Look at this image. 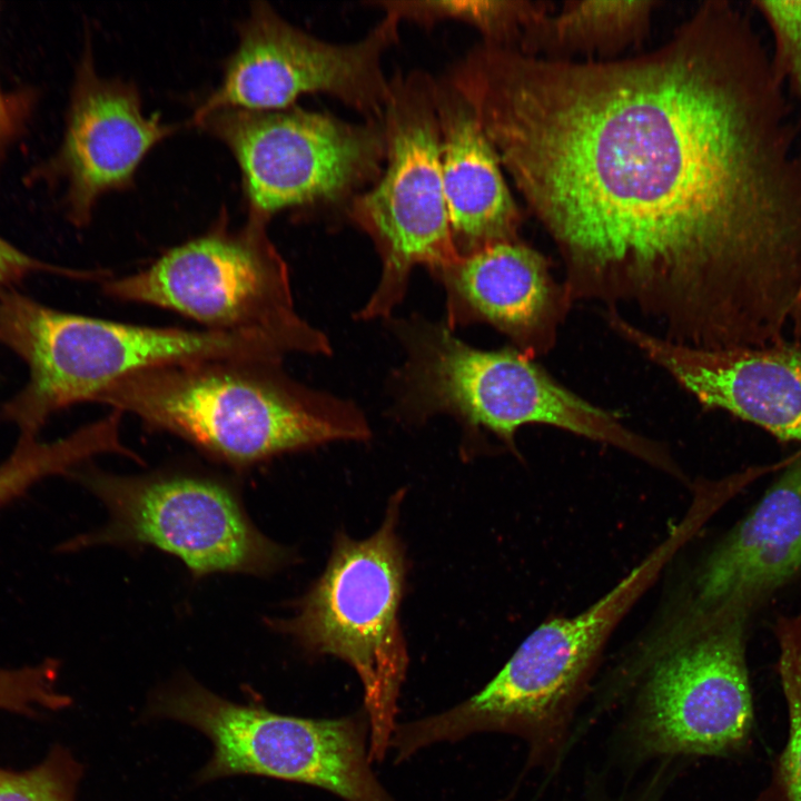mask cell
<instances>
[{
    "label": "cell",
    "mask_w": 801,
    "mask_h": 801,
    "mask_svg": "<svg viewBox=\"0 0 801 801\" xmlns=\"http://www.w3.org/2000/svg\"><path fill=\"white\" fill-rule=\"evenodd\" d=\"M456 85L554 241L571 303L619 304L700 348L801 314V158L771 59L726 1L609 61L475 48Z\"/></svg>",
    "instance_id": "1"
},
{
    "label": "cell",
    "mask_w": 801,
    "mask_h": 801,
    "mask_svg": "<svg viewBox=\"0 0 801 801\" xmlns=\"http://www.w3.org/2000/svg\"><path fill=\"white\" fill-rule=\"evenodd\" d=\"M243 469L334 441H365L353 403L296 382L281 362L195 358L136 370L95 399Z\"/></svg>",
    "instance_id": "2"
},
{
    "label": "cell",
    "mask_w": 801,
    "mask_h": 801,
    "mask_svg": "<svg viewBox=\"0 0 801 801\" xmlns=\"http://www.w3.org/2000/svg\"><path fill=\"white\" fill-rule=\"evenodd\" d=\"M0 344L28 367L24 387L0 418L37 438L56 413L95 402L116 380L142 368L195 358L280 360L286 339L271 332H220L112 322L51 308L0 288Z\"/></svg>",
    "instance_id": "3"
},
{
    "label": "cell",
    "mask_w": 801,
    "mask_h": 801,
    "mask_svg": "<svg viewBox=\"0 0 801 801\" xmlns=\"http://www.w3.org/2000/svg\"><path fill=\"white\" fill-rule=\"evenodd\" d=\"M394 329L406 353L394 383L400 418L419 422L451 414L471 429L494 433L512 448L517 429L543 424L673 468L662 446L564 387L517 348L478 349L445 323L418 316L395 322Z\"/></svg>",
    "instance_id": "4"
},
{
    "label": "cell",
    "mask_w": 801,
    "mask_h": 801,
    "mask_svg": "<svg viewBox=\"0 0 801 801\" xmlns=\"http://www.w3.org/2000/svg\"><path fill=\"white\" fill-rule=\"evenodd\" d=\"M696 532L683 520L666 540L585 611L536 627L477 693L438 714L405 722L400 740L412 753L477 732L523 738L534 764L560 755L572 716L612 630L675 551Z\"/></svg>",
    "instance_id": "5"
},
{
    "label": "cell",
    "mask_w": 801,
    "mask_h": 801,
    "mask_svg": "<svg viewBox=\"0 0 801 801\" xmlns=\"http://www.w3.org/2000/svg\"><path fill=\"white\" fill-rule=\"evenodd\" d=\"M403 491L370 537L340 534L323 575L295 615L270 623L307 652L333 655L357 673L369 724L370 761H382L396 726L408 656L397 613L405 574L396 523Z\"/></svg>",
    "instance_id": "6"
},
{
    "label": "cell",
    "mask_w": 801,
    "mask_h": 801,
    "mask_svg": "<svg viewBox=\"0 0 801 801\" xmlns=\"http://www.w3.org/2000/svg\"><path fill=\"white\" fill-rule=\"evenodd\" d=\"M146 714L209 739L212 754L198 783L257 775L314 785L345 801H395L370 769L364 711L339 719L286 715L259 702L229 701L185 676L155 692Z\"/></svg>",
    "instance_id": "7"
},
{
    "label": "cell",
    "mask_w": 801,
    "mask_h": 801,
    "mask_svg": "<svg viewBox=\"0 0 801 801\" xmlns=\"http://www.w3.org/2000/svg\"><path fill=\"white\" fill-rule=\"evenodd\" d=\"M435 81L424 71L390 79L382 117L385 168L370 189L347 205L349 218L370 237L382 260L377 287L357 318H388L414 266L433 271L459 257L443 186Z\"/></svg>",
    "instance_id": "8"
},
{
    "label": "cell",
    "mask_w": 801,
    "mask_h": 801,
    "mask_svg": "<svg viewBox=\"0 0 801 801\" xmlns=\"http://www.w3.org/2000/svg\"><path fill=\"white\" fill-rule=\"evenodd\" d=\"M267 222L249 216L231 228L221 216L204 235L169 249L147 268L106 280L103 293L172 310L207 329L285 334L327 356L328 337L295 309L288 267L268 237Z\"/></svg>",
    "instance_id": "9"
},
{
    "label": "cell",
    "mask_w": 801,
    "mask_h": 801,
    "mask_svg": "<svg viewBox=\"0 0 801 801\" xmlns=\"http://www.w3.org/2000/svg\"><path fill=\"white\" fill-rule=\"evenodd\" d=\"M192 122L220 139L241 171L249 216L268 221L288 208L348 205L375 182L386 157L382 120L354 123L295 106L220 108Z\"/></svg>",
    "instance_id": "10"
},
{
    "label": "cell",
    "mask_w": 801,
    "mask_h": 801,
    "mask_svg": "<svg viewBox=\"0 0 801 801\" xmlns=\"http://www.w3.org/2000/svg\"><path fill=\"white\" fill-rule=\"evenodd\" d=\"M77 472V471H75ZM77 478L107 508V523L63 545H150L181 560L195 577L269 574L289 553L265 536L226 483L184 472L122 476L85 469Z\"/></svg>",
    "instance_id": "11"
},
{
    "label": "cell",
    "mask_w": 801,
    "mask_h": 801,
    "mask_svg": "<svg viewBox=\"0 0 801 801\" xmlns=\"http://www.w3.org/2000/svg\"><path fill=\"white\" fill-rule=\"evenodd\" d=\"M749 614L698 616L692 630L650 662L629 719L639 756H714L748 739L753 701L745 646Z\"/></svg>",
    "instance_id": "12"
},
{
    "label": "cell",
    "mask_w": 801,
    "mask_h": 801,
    "mask_svg": "<svg viewBox=\"0 0 801 801\" xmlns=\"http://www.w3.org/2000/svg\"><path fill=\"white\" fill-rule=\"evenodd\" d=\"M398 23L385 13L362 39L333 43L293 26L266 2H255L219 86L192 119L220 108L286 109L305 93L323 92L367 119L382 120L390 81L382 60L397 39Z\"/></svg>",
    "instance_id": "13"
},
{
    "label": "cell",
    "mask_w": 801,
    "mask_h": 801,
    "mask_svg": "<svg viewBox=\"0 0 801 801\" xmlns=\"http://www.w3.org/2000/svg\"><path fill=\"white\" fill-rule=\"evenodd\" d=\"M610 327L664 369L704 408L725 411L801 445V340L700 348L668 340L615 310Z\"/></svg>",
    "instance_id": "14"
},
{
    "label": "cell",
    "mask_w": 801,
    "mask_h": 801,
    "mask_svg": "<svg viewBox=\"0 0 801 801\" xmlns=\"http://www.w3.org/2000/svg\"><path fill=\"white\" fill-rule=\"evenodd\" d=\"M178 127L142 111L137 88L99 76L89 49L71 90L66 127L50 170L65 184V207L72 224L90 220L98 199L134 182L148 151Z\"/></svg>",
    "instance_id": "15"
},
{
    "label": "cell",
    "mask_w": 801,
    "mask_h": 801,
    "mask_svg": "<svg viewBox=\"0 0 801 801\" xmlns=\"http://www.w3.org/2000/svg\"><path fill=\"white\" fill-rule=\"evenodd\" d=\"M446 294L451 329L487 323L531 357L556 342L571 300L547 259L521 240L502 241L432 271Z\"/></svg>",
    "instance_id": "16"
},
{
    "label": "cell",
    "mask_w": 801,
    "mask_h": 801,
    "mask_svg": "<svg viewBox=\"0 0 801 801\" xmlns=\"http://www.w3.org/2000/svg\"><path fill=\"white\" fill-rule=\"evenodd\" d=\"M801 576V448L709 555L696 582L699 616L751 615Z\"/></svg>",
    "instance_id": "17"
},
{
    "label": "cell",
    "mask_w": 801,
    "mask_h": 801,
    "mask_svg": "<svg viewBox=\"0 0 801 801\" xmlns=\"http://www.w3.org/2000/svg\"><path fill=\"white\" fill-rule=\"evenodd\" d=\"M435 101L444 194L457 253L466 256L517 240L520 209L469 103L446 77L435 81Z\"/></svg>",
    "instance_id": "18"
},
{
    "label": "cell",
    "mask_w": 801,
    "mask_h": 801,
    "mask_svg": "<svg viewBox=\"0 0 801 801\" xmlns=\"http://www.w3.org/2000/svg\"><path fill=\"white\" fill-rule=\"evenodd\" d=\"M657 6L653 0L565 2L530 32L520 52H544L554 60L617 52L646 34Z\"/></svg>",
    "instance_id": "19"
},
{
    "label": "cell",
    "mask_w": 801,
    "mask_h": 801,
    "mask_svg": "<svg viewBox=\"0 0 801 801\" xmlns=\"http://www.w3.org/2000/svg\"><path fill=\"white\" fill-rule=\"evenodd\" d=\"M120 439L116 425L100 418L52 442L20 438L0 464V506L24 493L38 481L75 472L81 463L102 454H117Z\"/></svg>",
    "instance_id": "20"
},
{
    "label": "cell",
    "mask_w": 801,
    "mask_h": 801,
    "mask_svg": "<svg viewBox=\"0 0 801 801\" xmlns=\"http://www.w3.org/2000/svg\"><path fill=\"white\" fill-rule=\"evenodd\" d=\"M385 13L399 21L432 24L453 19L475 27L484 43L520 50L531 30L548 13L551 3L542 1H377Z\"/></svg>",
    "instance_id": "21"
},
{
    "label": "cell",
    "mask_w": 801,
    "mask_h": 801,
    "mask_svg": "<svg viewBox=\"0 0 801 801\" xmlns=\"http://www.w3.org/2000/svg\"><path fill=\"white\" fill-rule=\"evenodd\" d=\"M773 633L789 716V735L780 764L781 787L784 801H801V604L777 619Z\"/></svg>",
    "instance_id": "22"
},
{
    "label": "cell",
    "mask_w": 801,
    "mask_h": 801,
    "mask_svg": "<svg viewBox=\"0 0 801 801\" xmlns=\"http://www.w3.org/2000/svg\"><path fill=\"white\" fill-rule=\"evenodd\" d=\"M82 767L61 746L38 765L12 771L0 768V801H75Z\"/></svg>",
    "instance_id": "23"
},
{
    "label": "cell",
    "mask_w": 801,
    "mask_h": 801,
    "mask_svg": "<svg viewBox=\"0 0 801 801\" xmlns=\"http://www.w3.org/2000/svg\"><path fill=\"white\" fill-rule=\"evenodd\" d=\"M58 663L46 660L37 665L0 669V709L36 715L40 709L60 710L70 698L57 688Z\"/></svg>",
    "instance_id": "24"
},
{
    "label": "cell",
    "mask_w": 801,
    "mask_h": 801,
    "mask_svg": "<svg viewBox=\"0 0 801 801\" xmlns=\"http://www.w3.org/2000/svg\"><path fill=\"white\" fill-rule=\"evenodd\" d=\"M773 38L774 72L801 101V1H755Z\"/></svg>",
    "instance_id": "25"
},
{
    "label": "cell",
    "mask_w": 801,
    "mask_h": 801,
    "mask_svg": "<svg viewBox=\"0 0 801 801\" xmlns=\"http://www.w3.org/2000/svg\"><path fill=\"white\" fill-rule=\"evenodd\" d=\"M57 273L72 276V271L39 260L0 237V288L13 287L30 275Z\"/></svg>",
    "instance_id": "26"
},
{
    "label": "cell",
    "mask_w": 801,
    "mask_h": 801,
    "mask_svg": "<svg viewBox=\"0 0 801 801\" xmlns=\"http://www.w3.org/2000/svg\"><path fill=\"white\" fill-rule=\"evenodd\" d=\"M18 105L3 96L0 88V117H17Z\"/></svg>",
    "instance_id": "27"
},
{
    "label": "cell",
    "mask_w": 801,
    "mask_h": 801,
    "mask_svg": "<svg viewBox=\"0 0 801 801\" xmlns=\"http://www.w3.org/2000/svg\"><path fill=\"white\" fill-rule=\"evenodd\" d=\"M16 119L17 117H0V141L12 132Z\"/></svg>",
    "instance_id": "28"
},
{
    "label": "cell",
    "mask_w": 801,
    "mask_h": 801,
    "mask_svg": "<svg viewBox=\"0 0 801 801\" xmlns=\"http://www.w3.org/2000/svg\"><path fill=\"white\" fill-rule=\"evenodd\" d=\"M640 801H642V800H640Z\"/></svg>",
    "instance_id": "29"
}]
</instances>
